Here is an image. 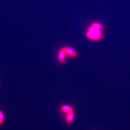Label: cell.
<instances>
[{
	"label": "cell",
	"mask_w": 130,
	"mask_h": 130,
	"mask_svg": "<svg viewBox=\"0 0 130 130\" xmlns=\"http://www.w3.org/2000/svg\"><path fill=\"white\" fill-rule=\"evenodd\" d=\"M67 54L65 51V47L61 48L58 54V60L62 64L65 63L66 59Z\"/></svg>",
	"instance_id": "7a4b0ae2"
},
{
	"label": "cell",
	"mask_w": 130,
	"mask_h": 130,
	"mask_svg": "<svg viewBox=\"0 0 130 130\" xmlns=\"http://www.w3.org/2000/svg\"><path fill=\"white\" fill-rule=\"evenodd\" d=\"M61 109L64 112L67 113L73 111V108L71 107L68 106H63L61 107Z\"/></svg>",
	"instance_id": "5b68a950"
},
{
	"label": "cell",
	"mask_w": 130,
	"mask_h": 130,
	"mask_svg": "<svg viewBox=\"0 0 130 130\" xmlns=\"http://www.w3.org/2000/svg\"><path fill=\"white\" fill-rule=\"evenodd\" d=\"M89 32H90L92 33H93V34H94L95 35L97 36L100 39L101 38L103 37V34L101 30L96 29V28H94V27H93L92 25H91L90 27H89L88 28Z\"/></svg>",
	"instance_id": "6da1fadb"
},
{
	"label": "cell",
	"mask_w": 130,
	"mask_h": 130,
	"mask_svg": "<svg viewBox=\"0 0 130 130\" xmlns=\"http://www.w3.org/2000/svg\"><path fill=\"white\" fill-rule=\"evenodd\" d=\"M65 51L67 55L70 56L71 57H74L77 56V52L74 49L70 48V47H64Z\"/></svg>",
	"instance_id": "3957f363"
},
{
	"label": "cell",
	"mask_w": 130,
	"mask_h": 130,
	"mask_svg": "<svg viewBox=\"0 0 130 130\" xmlns=\"http://www.w3.org/2000/svg\"><path fill=\"white\" fill-rule=\"evenodd\" d=\"M91 25H92L93 27L96 28V29L101 30L104 29V26L101 24L98 23H93Z\"/></svg>",
	"instance_id": "8992f818"
},
{
	"label": "cell",
	"mask_w": 130,
	"mask_h": 130,
	"mask_svg": "<svg viewBox=\"0 0 130 130\" xmlns=\"http://www.w3.org/2000/svg\"><path fill=\"white\" fill-rule=\"evenodd\" d=\"M74 118V112L73 111L70 112L68 113L67 116V121L68 123H70L73 119Z\"/></svg>",
	"instance_id": "277c9868"
},
{
	"label": "cell",
	"mask_w": 130,
	"mask_h": 130,
	"mask_svg": "<svg viewBox=\"0 0 130 130\" xmlns=\"http://www.w3.org/2000/svg\"><path fill=\"white\" fill-rule=\"evenodd\" d=\"M4 119V115L3 113L1 111H0V124L2 123Z\"/></svg>",
	"instance_id": "52a82bcc"
}]
</instances>
